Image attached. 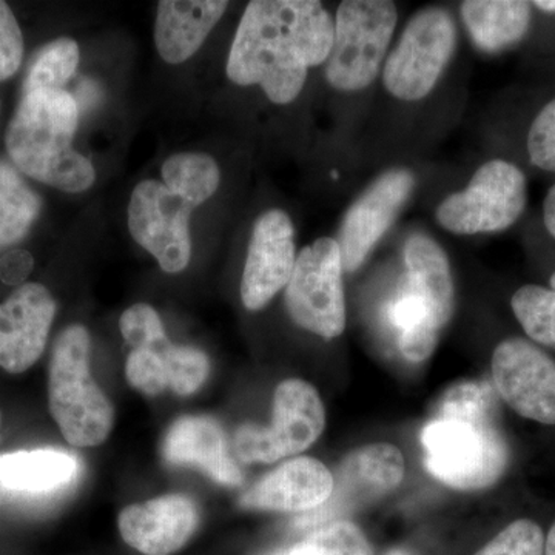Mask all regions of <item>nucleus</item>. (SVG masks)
<instances>
[{
    "instance_id": "nucleus-1",
    "label": "nucleus",
    "mask_w": 555,
    "mask_h": 555,
    "mask_svg": "<svg viewBox=\"0 0 555 555\" xmlns=\"http://www.w3.org/2000/svg\"><path fill=\"white\" fill-rule=\"evenodd\" d=\"M334 35L335 22L321 2L254 0L230 49L229 79L261 87L273 104H291L305 89L309 68L326 64Z\"/></svg>"
},
{
    "instance_id": "nucleus-2",
    "label": "nucleus",
    "mask_w": 555,
    "mask_h": 555,
    "mask_svg": "<svg viewBox=\"0 0 555 555\" xmlns=\"http://www.w3.org/2000/svg\"><path fill=\"white\" fill-rule=\"evenodd\" d=\"M489 400L488 389L476 383L456 386L423 427L426 469L449 488L477 491L505 474L509 449Z\"/></svg>"
},
{
    "instance_id": "nucleus-3",
    "label": "nucleus",
    "mask_w": 555,
    "mask_h": 555,
    "mask_svg": "<svg viewBox=\"0 0 555 555\" xmlns=\"http://www.w3.org/2000/svg\"><path fill=\"white\" fill-rule=\"evenodd\" d=\"M78 124V104L67 91L24 94L5 137L14 167L62 192L89 190L96 173L90 160L73 147Z\"/></svg>"
},
{
    "instance_id": "nucleus-4",
    "label": "nucleus",
    "mask_w": 555,
    "mask_h": 555,
    "mask_svg": "<svg viewBox=\"0 0 555 555\" xmlns=\"http://www.w3.org/2000/svg\"><path fill=\"white\" fill-rule=\"evenodd\" d=\"M91 339L80 324L65 328L51 353L49 406L72 447L94 448L107 440L115 411L90 371Z\"/></svg>"
},
{
    "instance_id": "nucleus-5",
    "label": "nucleus",
    "mask_w": 555,
    "mask_h": 555,
    "mask_svg": "<svg viewBox=\"0 0 555 555\" xmlns=\"http://www.w3.org/2000/svg\"><path fill=\"white\" fill-rule=\"evenodd\" d=\"M334 46L326 61L327 82L353 93L378 78L398 22L389 0H346L335 16Z\"/></svg>"
},
{
    "instance_id": "nucleus-6",
    "label": "nucleus",
    "mask_w": 555,
    "mask_h": 555,
    "mask_svg": "<svg viewBox=\"0 0 555 555\" xmlns=\"http://www.w3.org/2000/svg\"><path fill=\"white\" fill-rule=\"evenodd\" d=\"M456 49L451 13L427 7L411 17L383 67V82L398 101L425 100L436 89Z\"/></svg>"
},
{
    "instance_id": "nucleus-7",
    "label": "nucleus",
    "mask_w": 555,
    "mask_h": 555,
    "mask_svg": "<svg viewBox=\"0 0 555 555\" xmlns=\"http://www.w3.org/2000/svg\"><path fill=\"white\" fill-rule=\"evenodd\" d=\"M528 184L516 164L492 159L478 167L469 185L441 201L438 224L454 235L496 233L513 228L525 214Z\"/></svg>"
},
{
    "instance_id": "nucleus-8",
    "label": "nucleus",
    "mask_w": 555,
    "mask_h": 555,
    "mask_svg": "<svg viewBox=\"0 0 555 555\" xmlns=\"http://www.w3.org/2000/svg\"><path fill=\"white\" fill-rule=\"evenodd\" d=\"M326 426V411L315 387L302 379L280 383L269 426L243 425L233 449L240 462L272 465L312 447Z\"/></svg>"
},
{
    "instance_id": "nucleus-9",
    "label": "nucleus",
    "mask_w": 555,
    "mask_h": 555,
    "mask_svg": "<svg viewBox=\"0 0 555 555\" xmlns=\"http://www.w3.org/2000/svg\"><path fill=\"white\" fill-rule=\"evenodd\" d=\"M343 259L337 240L320 238L302 248L286 286L288 315L305 331L334 339L346 328Z\"/></svg>"
},
{
    "instance_id": "nucleus-10",
    "label": "nucleus",
    "mask_w": 555,
    "mask_h": 555,
    "mask_svg": "<svg viewBox=\"0 0 555 555\" xmlns=\"http://www.w3.org/2000/svg\"><path fill=\"white\" fill-rule=\"evenodd\" d=\"M193 210L192 204L155 179L139 182L131 193V236L156 258L164 272L179 273L189 266L192 257L189 222Z\"/></svg>"
},
{
    "instance_id": "nucleus-11",
    "label": "nucleus",
    "mask_w": 555,
    "mask_h": 555,
    "mask_svg": "<svg viewBox=\"0 0 555 555\" xmlns=\"http://www.w3.org/2000/svg\"><path fill=\"white\" fill-rule=\"evenodd\" d=\"M414 189V173L397 167L379 175L358 196L343 218L337 240L345 272H356L363 266L387 230L392 228Z\"/></svg>"
},
{
    "instance_id": "nucleus-12",
    "label": "nucleus",
    "mask_w": 555,
    "mask_h": 555,
    "mask_svg": "<svg viewBox=\"0 0 555 555\" xmlns=\"http://www.w3.org/2000/svg\"><path fill=\"white\" fill-rule=\"evenodd\" d=\"M499 396L524 418L555 425V361L532 343L505 339L492 353Z\"/></svg>"
},
{
    "instance_id": "nucleus-13",
    "label": "nucleus",
    "mask_w": 555,
    "mask_h": 555,
    "mask_svg": "<svg viewBox=\"0 0 555 555\" xmlns=\"http://www.w3.org/2000/svg\"><path fill=\"white\" fill-rule=\"evenodd\" d=\"M297 262L295 229L286 211H264L255 221L241 280L244 308L257 312L276 297L291 281Z\"/></svg>"
},
{
    "instance_id": "nucleus-14",
    "label": "nucleus",
    "mask_w": 555,
    "mask_h": 555,
    "mask_svg": "<svg viewBox=\"0 0 555 555\" xmlns=\"http://www.w3.org/2000/svg\"><path fill=\"white\" fill-rule=\"evenodd\" d=\"M56 301L38 283L22 284L0 305V367L22 374L36 364L46 350Z\"/></svg>"
},
{
    "instance_id": "nucleus-15",
    "label": "nucleus",
    "mask_w": 555,
    "mask_h": 555,
    "mask_svg": "<svg viewBox=\"0 0 555 555\" xmlns=\"http://www.w3.org/2000/svg\"><path fill=\"white\" fill-rule=\"evenodd\" d=\"M406 465L400 449L389 443L367 444L350 452L334 477V492L315 514L321 520L377 502L403 481Z\"/></svg>"
},
{
    "instance_id": "nucleus-16",
    "label": "nucleus",
    "mask_w": 555,
    "mask_h": 555,
    "mask_svg": "<svg viewBox=\"0 0 555 555\" xmlns=\"http://www.w3.org/2000/svg\"><path fill=\"white\" fill-rule=\"evenodd\" d=\"M210 374L206 352L193 346L173 345L167 334L131 350L126 364L127 382L147 397L170 390L179 397L198 392Z\"/></svg>"
},
{
    "instance_id": "nucleus-17",
    "label": "nucleus",
    "mask_w": 555,
    "mask_h": 555,
    "mask_svg": "<svg viewBox=\"0 0 555 555\" xmlns=\"http://www.w3.org/2000/svg\"><path fill=\"white\" fill-rule=\"evenodd\" d=\"M199 507L188 495L167 494L127 506L119 514L120 535L144 555H173L199 526Z\"/></svg>"
},
{
    "instance_id": "nucleus-18",
    "label": "nucleus",
    "mask_w": 555,
    "mask_h": 555,
    "mask_svg": "<svg viewBox=\"0 0 555 555\" xmlns=\"http://www.w3.org/2000/svg\"><path fill=\"white\" fill-rule=\"evenodd\" d=\"M334 492V476L312 456H298L275 467L240 499L244 509L309 513L324 505Z\"/></svg>"
},
{
    "instance_id": "nucleus-19",
    "label": "nucleus",
    "mask_w": 555,
    "mask_h": 555,
    "mask_svg": "<svg viewBox=\"0 0 555 555\" xmlns=\"http://www.w3.org/2000/svg\"><path fill=\"white\" fill-rule=\"evenodd\" d=\"M164 462L171 466H192L219 485L240 486L243 474L229 454L224 429L211 416L189 415L178 418L160 444Z\"/></svg>"
},
{
    "instance_id": "nucleus-20",
    "label": "nucleus",
    "mask_w": 555,
    "mask_h": 555,
    "mask_svg": "<svg viewBox=\"0 0 555 555\" xmlns=\"http://www.w3.org/2000/svg\"><path fill=\"white\" fill-rule=\"evenodd\" d=\"M408 291L422 301L441 331L455 309V287L447 251L425 233H412L404 246Z\"/></svg>"
},
{
    "instance_id": "nucleus-21",
    "label": "nucleus",
    "mask_w": 555,
    "mask_h": 555,
    "mask_svg": "<svg viewBox=\"0 0 555 555\" xmlns=\"http://www.w3.org/2000/svg\"><path fill=\"white\" fill-rule=\"evenodd\" d=\"M229 2L221 0H164L158 3L155 42L169 64L189 61L224 16Z\"/></svg>"
},
{
    "instance_id": "nucleus-22",
    "label": "nucleus",
    "mask_w": 555,
    "mask_h": 555,
    "mask_svg": "<svg viewBox=\"0 0 555 555\" xmlns=\"http://www.w3.org/2000/svg\"><path fill=\"white\" fill-rule=\"evenodd\" d=\"M78 473V456L61 449H33L0 455V488L14 494H51L72 485Z\"/></svg>"
},
{
    "instance_id": "nucleus-23",
    "label": "nucleus",
    "mask_w": 555,
    "mask_h": 555,
    "mask_svg": "<svg viewBox=\"0 0 555 555\" xmlns=\"http://www.w3.org/2000/svg\"><path fill=\"white\" fill-rule=\"evenodd\" d=\"M460 11L467 33L485 53L517 46L532 24V3L521 0H466Z\"/></svg>"
},
{
    "instance_id": "nucleus-24",
    "label": "nucleus",
    "mask_w": 555,
    "mask_h": 555,
    "mask_svg": "<svg viewBox=\"0 0 555 555\" xmlns=\"http://www.w3.org/2000/svg\"><path fill=\"white\" fill-rule=\"evenodd\" d=\"M40 208L42 199L20 170L0 160V248L16 244L30 232Z\"/></svg>"
},
{
    "instance_id": "nucleus-25",
    "label": "nucleus",
    "mask_w": 555,
    "mask_h": 555,
    "mask_svg": "<svg viewBox=\"0 0 555 555\" xmlns=\"http://www.w3.org/2000/svg\"><path fill=\"white\" fill-rule=\"evenodd\" d=\"M164 184L193 207H199L217 193L221 171L217 160L204 153H178L163 166Z\"/></svg>"
},
{
    "instance_id": "nucleus-26",
    "label": "nucleus",
    "mask_w": 555,
    "mask_h": 555,
    "mask_svg": "<svg viewBox=\"0 0 555 555\" xmlns=\"http://www.w3.org/2000/svg\"><path fill=\"white\" fill-rule=\"evenodd\" d=\"M79 65V47L73 39L62 38L47 43L36 54L24 83V94L40 90H62Z\"/></svg>"
},
{
    "instance_id": "nucleus-27",
    "label": "nucleus",
    "mask_w": 555,
    "mask_h": 555,
    "mask_svg": "<svg viewBox=\"0 0 555 555\" xmlns=\"http://www.w3.org/2000/svg\"><path fill=\"white\" fill-rule=\"evenodd\" d=\"M511 308L526 335L539 345L555 349V291L535 284L518 288Z\"/></svg>"
},
{
    "instance_id": "nucleus-28",
    "label": "nucleus",
    "mask_w": 555,
    "mask_h": 555,
    "mask_svg": "<svg viewBox=\"0 0 555 555\" xmlns=\"http://www.w3.org/2000/svg\"><path fill=\"white\" fill-rule=\"evenodd\" d=\"M275 555H374V550L357 525L337 520L321 526L301 542Z\"/></svg>"
},
{
    "instance_id": "nucleus-29",
    "label": "nucleus",
    "mask_w": 555,
    "mask_h": 555,
    "mask_svg": "<svg viewBox=\"0 0 555 555\" xmlns=\"http://www.w3.org/2000/svg\"><path fill=\"white\" fill-rule=\"evenodd\" d=\"M545 537L542 528L529 518L507 525L476 555H543Z\"/></svg>"
},
{
    "instance_id": "nucleus-30",
    "label": "nucleus",
    "mask_w": 555,
    "mask_h": 555,
    "mask_svg": "<svg viewBox=\"0 0 555 555\" xmlns=\"http://www.w3.org/2000/svg\"><path fill=\"white\" fill-rule=\"evenodd\" d=\"M528 153L535 167L555 173V98L532 120L528 133Z\"/></svg>"
},
{
    "instance_id": "nucleus-31",
    "label": "nucleus",
    "mask_w": 555,
    "mask_h": 555,
    "mask_svg": "<svg viewBox=\"0 0 555 555\" xmlns=\"http://www.w3.org/2000/svg\"><path fill=\"white\" fill-rule=\"evenodd\" d=\"M24 57V36L9 3L0 0V82L16 75Z\"/></svg>"
},
{
    "instance_id": "nucleus-32",
    "label": "nucleus",
    "mask_w": 555,
    "mask_h": 555,
    "mask_svg": "<svg viewBox=\"0 0 555 555\" xmlns=\"http://www.w3.org/2000/svg\"><path fill=\"white\" fill-rule=\"evenodd\" d=\"M120 334L131 349L144 345L150 339L166 334L159 313L152 306L134 305L122 313L119 320Z\"/></svg>"
},
{
    "instance_id": "nucleus-33",
    "label": "nucleus",
    "mask_w": 555,
    "mask_h": 555,
    "mask_svg": "<svg viewBox=\"0 0 555 555\" xmlns=\"http://www.w3.org/2000/svg\"><path fill=\"white\" fill-rule=\"evenodd\" d=\"M35 268L30 251L13 250L0 258V280L7 286H22Z\"/></svg>"
},
{
    "instance_id": "nucleus-34",
    "label": "nucleus",
    "mask_w": 555,
    "mask_h": 555,
    "mask_svg": "<svg viewBox=\"0 0 555 555\" xmlns=\"http://www.w3.org/2000/svg\"><path fill=\"white\" fill-rule=\"evenodd\" d=\"M543 222L550 235L555 238V184L547 192L543 203Z\"/></svg>"
},
{
    "instance_id": "nucleus-35",
    "label": "nucleus",
    "mask_w": 555,
    "mask_h": 555,
    "mask_svg": "<svg viewBox=\"0 0 555 555\" xmlns=\"http://www.w3.org/2000/svg\"><path fill=\"white\" fill-rule=\"evenodd\" d=\"M545 554L555 555V524L553 525V528L550 529V534H547Z\"/></svg>"
},
{
    "instance_id": "nucleus-36",
    "label": "nucleus",
    "mask_w": 555,
    "mask_h": 555,
    "mask_svg": "<svg viewBox=\"0 0 555 555\" xmlns=\"http://www.w3.org/2000/svg\"><path fill=\"white\" fill-rule=\"evenodd\" d=\"M532 7H537V9L543 11H550V13H555V0H539V2L532 3Z\"/></svg>"
},
{
    "instance_id": "nucleus-37",
    "label": "nucleus",
    "mask_w": 555,
    "mask_h": 555,
    "mask_svg": "<svg viewBox=\"0 0 555 555\" xmlns=\"http://www.w3.org/2000/svg\"><path fill=\"white\" fill-rule=\"evenodd\" d=\"M387 555H411V554H408V553H404V551H392V553H389Z\"/></svg>"
},
{
    "instance_id": "nucleus-38",
    "label": "nucleus",
    "mask_w": 555,
    "mask_h": 555,
    "mask_svg": "<svg viewBox=\"0 0 555 555\" xmlns=\"http://www.w3.org/2000/svg\"><path fill=\"white\" fill-rule=\"evenodd\" d=\"M551 287L555 291V272L553 273V276H551Z\"/></svg>"
},
{
    "instance_id": "nucleus-39",
    "label": "nucleus",
    "mask_w": 555,
    "mask_h": 555,
    "mask_svg": "<svg viewBox=\"0 0 555 555\" xmlns=\"http://www.w3.org/2000/svg\"><path fill=\"white\" fill-rule=\"evenodd\" d=\"M0 500H2V488H0Z\"/></svg>"
},
{
    "instance_id": "nucleus-40",
    "label": "nucleus",
    "mask_w": 555,
    "mask_h": 555,
    "mask_svg": "<svg viewBox=\"0 0 555 555\" xmlns=\"http://www.w3.org/2000/svg\"><path fill=\"white\" fill-rule=\"evenodd\" d=\"M0 425H2V415H0Z\"/></svg>"
}]
</instances>
